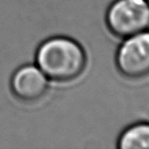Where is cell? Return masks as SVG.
Masks as SVG:
<instances>
[{"label": "cell", "instance_id": "5", "mask_svg": "<svg viewBox=\"0 0 149 149\" xmlns=\"http://www.w3.org/2000/svg\"><path fill=\"white\" fill-rule=\"evenodd\" d=\"M119 149H149V122L141 121L127 127L117 139Z\"/></svg>", "mask_w": 149, "mask_h": 149}, {"label": "cell", "instance_id": "1", "mask_svg": "<svg viewBox=\"0 0 149 149\" xmlns=\"http://www.w3.org/2000/svg\"><path fill=\"white\" fill-rule=\"evenodd\" d=\"M35 61L47 79L57 83H71L85 72L87 55L84 47L75 39L56 36L38 45Z\"/></svg>", "mask_w": 149, "mask_h": 149}, {"label": "cell", "instance_id": "4", "mask_svg": "<svg viewBox=\"0 0 149 149\" xmlns=\"http://www.w3.org/2000/svg\"><path fill=\"white\" fill-rule=\"evenodd\" d=\"M10 89L17 101L26 105L36 104L48 93V79L37 65H24L11 75Z\"/></svg>", "mask_w": 149, "mask_h": 149}, {"label": "cell", "instance_id": "2", "mask_svg": "<svg viewBox=\"0 0 149 149\" xmlns=\"http://www.w3.org/2000/svg\"><path fill=\"white\" fill-rule=\"evenodd\" d=\"M105 22L117 38L149 30V0H113L107 9Z\"/></svg>", "mask_w": 149, "mask_h": 149}, {"label": "cell", "instance_id": "3", "mask_svg": "<svg viewBox=\"0 0 149 149\" xmlns=\"http://www.w3.org/2000/svg\"><path fill=\"white\" fill-rule=\"evenodd\" d=\"M115 66L119 73L130 80L149 76V30L123 38L117 48Z\"/></svg>", "mask_w": 149, "mask_h": 149}]
</instances>
